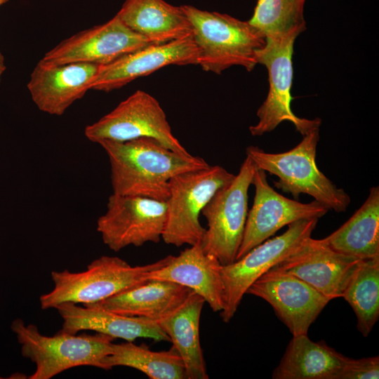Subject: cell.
Masks as SVG:
<instances>
[{
  "label": "cell",
  "mask_w": 379,
  "mask_h": 379,
  "mask_svg": "<svg viewBox=\"0 0 379 379\" xmlns=\"http://www.w3.org/2000/svg\"><path fill=\"white\" fill-rule=\"evenodd\" d=\"M115 15L152 44L193 37L192 25L182 7L164 0H126Z\"/></svg>",
  "instance_id": "ffe728a7"
},
{
  "label": "cell",
  "mask_w": 379,
  "mask_h": 379,
  "mask_svg": "<svg viewBox=\"0 0 379 379\" xmlns=\"http://www.w3.org/2000/svg\"><path fill=\"white\" fill-rule=\"evenodd\" d=\"M222 265L206 253L200 243L190 246L163 267L149 272L147 279L164 280L186 286L201 296L213 312L223 308Z\"/></svg>",
  "instance_id": "d6986e66"
},
{
  "label": "cell",
  "mask_w": 379,
  "mask_h": 379,
  "mask_svg": "<svg viewBox=\"0 0 379 379\" xmlns=\"http://www.w3.org/2000/svg\"><path fill=\"white\" fill-rule=\"evenodd\" d=\"M11 329L21 345L22 355L36 364L30 379H50L69 368L90 366L105 370L114 338L98 333L76 335L60 330L53 336L41 334L37 326L18 319Z\"/></svg>",
  "instance_id": "5b68a950"
},
{
  "label": "cell",
  "mask_w": 379,
  "mask_h": 379,
  "mask_svg": "<svg viewBox=\"0 0 379 379\" xmlns=\"http://www.w3.org/2000/svg\"><path fill=\"white\" fill-rule=\"evenodd\" d=\"M150 44L115 15L105 23L62 40L41 59L54 64L87 62L104 65Z\"/></svg>",
  "instance_id": "5bb4252c"
},
{
  "label": "cell",
  "mask_w": 379,
  "mask_h": 379,
  "mask_svg": "<svg viewBox=\"0 0 379 379\" xmlns=\"http://www.w3.org/2000/svg\"><path fill=\"white\" fill-rule=\"evenodd\" d=\"M257 168L246 156L238 174L214 194L201 212L208 227L200 244L222 265L236 260L248 213V192Z\"/></svg>",
  "instance_id": "52a82bcc"
},
{
  "label": "cell",
  "mask_w": 379,
  "mask_h": 379,
  "mask_svg": "<svg viewBox=\"0 0 379 379\" xmlns=\"http://www.w3.org/2000/svg\"><path fill=\"white\" fill-rule=\"evenodd\" d=\"M55 308L63 321L61 330L71 334L93 331L130 342L140 338L170 341L169 337L154 320L126 316L93 305L81 307L75 303L64 302Z\"/></svg>",
  "instance_id": "ac0fdd59"
},
{
  "label": "cell",
  "mask_w": 379,
  "mask_h": 379,
  "mask_svg": "<svg viewBox=\"0 0 379 379\" xmlns=\"http://www.w3.org/2000/svg\"><path fill=\"white\" fill-rule=\"evenodd\" d=\"M193 28V38L199 50L198 65L217 74L226 69L241 66L252 71L258 52L266 43L265 36L248 21L225 13L181 6Z\"/></svg>",
  "instance_id": "7a4b0ae2"
},
{
  "label": "cell",
  "mask_w": 379,
  "mask_h": 379,
  "mask_svg": "<svg viewBox=\"0 0 379 379\" xmlns=\"http://www.w3.org/2000/svg\"><path fill=\"white\" fill-rule=\"evenodd\" d=\"M172 257L131 266L119 257L102 255L80 272L52 271L54 286L41 295V307L46 310L64 302L87 305L102 301L147 281L146 277L149 272L163 267Z\"/></svg>",
  "instance_id": "277c9868"
},
{
  "label": "cell",
  "mask_w": 379,
  "mask_h": 379,
  "mask_svg": "<svg viewBox=\"0 0 379 379\" xmlns=\"http://www.w3.org/2000/svg\"><path fill=\"white\" fill-rule=\"evenodd\" d=\"M319 128L303 135L302 140L293 149L281 153H268L257 146L250 145L246 156L258 168L274 175L279 180L274 186L290 193L294 198L300 194L312 197L328 210L346 211L351 199L342 188L338 187L316 164Z\"/></svg>",
  "instance_id": "3957f363"
},
{
  "label": "cell",
  "mask_w": 379,
  "mask_h": 379,
  "mask_svg": "<svg viewBox=\"0 0 379 379\" xmlns=\"http://www.w3.org/2000/svg\"><path fill=\"white\" fill-rule=\"evenodd\" d=\"M98 144L109 159L112 187L117 194L166 201L173 177L209 166L200 157L178 153L152 138Z\"/></svg>",
  "instance_id": "6da1fadb"
},
{
  "label": "cell",
  "mask_w": 379,
  "mask_h": 379,
  "mask_svg": "<svg viewBox=\"0 0 379 379\" xmlns=\"http://www.w3.org/2000/svg\"><path fill=\"white\" fill-rule=\"evenodd\" d=\"M305 0H258L248 22L266 38L298 36L306 29Z\"/></svg>",
  "instance_id": "4316f807"
},
{
  "label": "cell",
  "mask_w": 379,
  "mask_h": 379,
  "mask_svg": "<svg viewBox=\"0 0 379 379\" xmlns=\"http://www.w3.org/2000/svg\"><path fill=\"white\" fill-rule=\"evenodd\" d=\"M7 1H8V0H0V6L6 4ZM6 68V67L4 62V57L0 51V81L1 79V76L5 72Z\"/></svg>",
  "instance_id": "f1b7e54d"
},
{
  "label": "cell",
  "mask_w": 379,
  "mask_h": 379,
  "mask_svg": "<svg viewBox=\"0 0 379 379\" xmlns=\"http://www.w3.org/2000/svg\"><path fill=\"white\" fill-rule=\"evenodd\" d=\"M361 260L336 252L323 239L310 237L273 267L300 278L331 300L343 297Z\"/></svg>",
  "instance_id": "9a60e30c"
},
{
  "label": "cell",
  "mask_w": 379,
  "mask_h": 379,
  "mask_svg": "<svg viewBox=\"0 0 379 379\" xmlns=\"http://www.w3.org/2000/svg\"><path fill=\"white\" fill-rule=\"evenodd\" d=\"M192 292L190 288L174 282L148 279L105 300L87 305L158 321L175 311Z\"/></svg>",
  "instance_id": "44dd1931"
},
{
  "label": "cell",
  "mask_w": 379,
  "mask_h": 379,
  "mask_svg": "<svg viewBox=\"0 0 379 379\" xmlns=\"http://www.w3.org/2000/svg\"><path fill=\"white\" fill-rule=\"evenodd\" d=\"M199 58L193 37L150 44L100 65L90 90L109 92L166 66L198 65Z\"/></svg>",
  "instance_id": "2e32d148"
},
{
  "label": "cell",
  "mask_w": 379,
  "mask_h": 379,
  "mask_svg": "<svg viewBox=\"0 0 379 379\" xmlns=\"http://www.w3.org/2000/svg\"><path fill=\"white\" fill-rule=\"evenodd\" d=\"M234 176L220 166L209 165L173 177L166 201L167 216L163 241L176 247L200 243L206 231L199 221L203 209Z\"/></svg>",
  "instance_id": "8992f818"
},
{
  "label": "cell",
  "mask_w": 379,
  "mask_h": 379,
  "mask_svg": "<svg viewBox=\"0 0 379 379\" xmlns=\"http://www.w3.org/2000/svg\"><path fill=\"white\" fill-rule=\"evenodd\" d=\"M0 378H1V377H0Z\"/></svg>",
  "instance_id": "f546056e"
},
{
  "label": "cell",
  "mask_w": 379,
  "mask_h": 379,
  "mask_svg": "<svg viewBox=\"0 0 379 379\" xmlns=\"http://www.w3.org/2000/svg\"><path fill=\"white\" fill-rule=\"evenodd\" d=\"M204 299L192 292L175 311L157 322L181 357L187 379H208L199 338Z\"/></svg>",
  "instance_id": "603a6c76"
},
{
  "label": "cell",
  "mask_w": 379,
  "mask_h": 379,
  "mask_svg": "<svg viewBox=\"0 0 379 379\" xmlns=\"http://www.w3.org/2000/svg\"><path fill=\"white\" fill-rule=\"evenodd\" d=\"M318 220L293 222L282 234L263 241L234 262L222 266L223 308L220 317L224 322H229L234 316L253 283L311 237Z\"/></svg>",
  "instance_id": "9c48e42d"
},
{
  "label": "cell",
  "mask_w": 379,
  "mask_h": 379,
  "mask_svg": "<svg viewBox=\"0 0 379 379\" xmlns=\"http://www.w3.org/2000/svg\"><path fill=\"white\" fill-rule=\"evenodd\" d=\"M165 201L112 193L107 211L97 220V231L103 243L116 252L129 246L157 243L165 228Z\"/></svg>",
  "instance_id": "8fae6325"
},
{
  "label": "cell",
  "mask_w": 379,
  "mask_h": 379,
  "mask_svg": "<svg viewBox=\"0 0 379 379\" xmlns=\"http://www.w3.org/2000/svg\"><path fill=\"white\" fill-rule=\"evenodd\" d=\"M294 36L266 38L265 45L257 54L258 64L266 67L269 91L266 99L257 111L258 122L249 127L253 136H260L275 129L284 121L292 123L302 135L320 127L321 119H307L297 117L291 107L293 97V53Z\"/></svg>",
  "instance_id": "30bf717a"
},
{
  "label": "cell",
  "mask_w": 379,
  "mask_h": 379,
  "mask_svg": "<svg viewBox=\"0 0 379 379\" xmlns=\"http://www.w3.org/2000/svg\"><path fill=\"white\" fill-rule=\"evenodd\" d=\"M342 298L354 312L359 331L367 337L379 317V255L361 260Z\"/></svg>",
  "instance_id": "484cf974"
},
{
  "label": "cell",
  "mask_w": 379,
  "mask_h": 379,
  "mask_svg": "<svg viewBox=\"0 0 379 379\" xmlns=\"http://www.w3.org/2000/svg\"><path fill=\"white\" fill-rule=\"evenodd\" d=\"M333 251L360 259L379 255V188L373 187L361 206L323 239Z\"/></svg>",
  "instance_id": "cb8c5ba5"
},
{
  "label": "cell",
  "mask_w": 379,
  "mask_h": 379,
  "mask_svg": "<svg viewBox=\"0 0 379 379\" xmlns=\"http://www.w3.org/2000/svg\"><path fill=\"white\" fill-rule=\"evenodd\" d=\"M251 185L255 187L253 204L236 260L285 225L302 219H319L328 211L316 200L303 204L282 196L268 184L266 172L262 169L255 170Z\"/></svg>",
  "instance_id": "7c38bea8"
},
{
  "label": "cell",
  "mask_w": 379,
  "mask_h": 379,
  "mask_svg": "<svg viewBox=\"0 0 379 379\" xmlns=\"http://www.w3.org/2000/svg\"><path fill=\"white\" fill-rule=\"evenodd\" d=\"M348 357L307 335L292 336L273 379H338Z\"/></svg>",
  "instance_id": "7402d4cb"
},
{
  "label": "cell",
  "mask_w": 379,
  "mask_h": 379,
  "mask_svg": "<svg viewBox=\"0 0 379 379\" xmlns=\"http://www.w3.org/2000/svg\"><path fill=\"white\" fill-rule=\"evenodd\" d=\"M85 136L93 142H126L154 138L178 153L190 152L173 134L166 114L158 100L141 90L135 91L97 121L88 125Z\"/></svg>",
  "instance_id": "ba28073f"
},
{
  "label": "cell",
  "mask_w": 379,
  "mask_h": 379,
  "mask_svg": "<svg viewBox=\"0 0 379 379\" xmlns=\"http://www.w3.org/2000/svg\"><path fill=\"white\" fill-rule=\"evenodd\" d=\"M99 67L87 62L54 64L41 59L27 87L40 111L61 116L90 90Z\"/></svg>",
  "instance_id": "e0dca14e"
},
{
  "label": "cell",
  "mask_w": 379,
  "mask_h": 379,
  "mask_svg": "<svg viewBox=\"0 0 379 379\" xmlns=\"http://www.w3.org/2000/svg\"><path fill=\"white\" fill-rule=\"evenodd\" d=\"M103 364L105 370L127 366L142 372L150 379H187L184 363L173 347L168 351L155 352L130 341L113 343Z\"/></svg>",
  "instance_id": "d4e9b609"
},
{
  "label": "cell",
  "mask_w": 379,
  "mask_h": 379,
  "mask_svg": "<svg viewBox=\"0 0 379 379\" xmlns=\"http://www.w3.org/2000/svg\"><path fill=\"white\" fill-rule=\"evenodd\" d=\"M246 293L267 301L292 336L307 335L311 324L331 301L300 278L275 267L253 283Z\"/></svg>",
  "instance_id": "4fadbf2b"
},
{
  "label": "cell",
  "mask_w": 379,
  "mask_h": 379,
  "mask_svg": "<svg viewBox=\"0 0 379 379\" xmlns=\"http://www.w3.org/2000/svg\"><path fill=\"white\" fill-rule=\"evenodd\" d=\"M379 357L348 358L338 379H378Z\"/></svg>",
  "instance_id": "83f0119b"
}]
</instances>
